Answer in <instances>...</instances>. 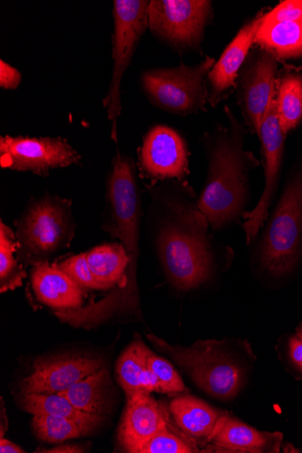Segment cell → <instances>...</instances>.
I'll list each match as a JSON object with an SVG mask.
<instances>
[{"instance_id":"6da1fadb","label":"cell","mask_w":302,"mask_h":453,"mask_svg":"<svg viewBox=\"0 0 302 453\" xmlns=\"http://www.w3.org/2000/svg\"><path fill=\"white\" fill-rule=\"evenodd\" d=\"M230 111L231 127L214 142L206 185L197 203L198 211L214 230L243 215L248 173L259 164L252 152L244 150L243 127Z\"/></svg>"},{"instance_id":"7a4b0ae2","label":"cell","mask_w":302,"mask_h":453,"mask_svg":"<svg viewBox=\"0 0 302 453\" xmlns=\"http://www.w3.org/2000/svg\"><path fill=\"white\" fill-rule=\"evenodd\" d=\"M262 264L274 276L290 273L302 254V156L285 183L262 242Z\"/></svg>"},{"instance_id":"3957f363","label":"cell","mask_w":302,"mask_h":453,"mask_svg":"<svg viewBox=\"0 0 302 453\" xmlns=\"http://www.w3.org/2000/svg\"><path fill=\"white\" fill-rule=\"evenodd\" d=\"M148 338L184 367L195 384L206 394L229 400L241 389L244 383L242 369L221 349V342H201L185 349L171 347L153 335Z\"/></svg>"},{"instance_id":"277c9868","label":"cell","mask_w":302,"mask_h":453,"mask_svg":"<svg viewBox=\"0 0 302 453\" xmlns=\"http://www.w3.org/2000/svg\"><path fill=\"white\" fill-rule=\"evenodd\" d=\"M158 242L160 259L172 285L190 291L208 280L212 257L203 230L166 226Z\"/></svg>"},{"instance_id":"5b68a950","label":"cell","mask_w":302,"mask_h":453,"mask_svg":"<svg viewBox=\"0 0 302 453\" xmlns=\"http://www.w3.org/2000/svg\"><path fill=\"white\" fill-rule=\"evenodd\" d=\"M149 6L150 3L145 0H116L113 3V72L104 106L107 111L108 119L112 123V138L115 142L117 119L121 111V79L149 26Z\"/></svg>"},{"instance_id":"8992f818","label":"cell","mask_w":302,"mask_h":453,"mask_svg":"<svg viewBox=\"0 0 302 453\" xmlns=\"http://www.w3.org/2000/svg\"><path fill=\"white\" fill-rule=\"evenodd\" d=\"M214 64V59L207 57L195 66L145 72L144 91L151 103L164 111L182 115L196 112L205 104V80Z\"/></svg>"},{"instance_id":"52a82bcc","label":"cell","mask_w":302,"mask_h":453,"mask_svg":"<svg viewBox=\"0 0 302 453\" xmlns=\"http://www.w3.org/2000/svg\"><path fill=\"white\" fill-rule=\"evenodd\" d=\"M212 12L206 0H152L149 27L157 36L179 48L199 45Z\"/></svg>"},{"instance_id":"ba28073f","label":"cell","mask_w":302,"mask_h":453,"mask_svg":"<svg viewBox=\"0 0 302 453\" xmlns=\"http://www.w3.org/2000/svg\"><path fill=\"white\" fill-rule=\"evenodd\" d=\"M70 205L59 197L46 196L35 202L22 218L18 238L31 254H51L73 234Z\"/></svg>"},{"instance_id":"9c48e42d","label":"cell","mask_w":302,"mask_h":453,"mask_svg":"<svg viewBox=\"0 0 302 453\" xmlns=\"http://www.w3.org/2000/svg\"><path fill=\"white\" fill-rule=\"evenodd\" d=\"M79 159L78 153L60 139L0 138V165L4 169L45 176L51 170L68 167Z\"/></svg>"},{"instance_id":"30bf717a","label":"cell","mask_w":302,"mask_h":453,"mask_svg":"<svg viewBox=\"0 0 302 453\" xmlns=\"http://www.w3.org/2000/svg\"><path fill=\"white\" fill-rule=\"evenodd\" d=\"M262 150L265 157V188L256 207L250 212H244L246 219L243 225L246 242L250 243L257 235L269 216V210L275 198L283 164L284 141L283 133L278 118L276 94L272 99L264 117L260 133Z\"/></svg>"},{"instance_id":"8fae6325","label":"cell","mask_w":302,"mask_h":453,"mask_svg":"<svg viewBox=\"0 0 302 453\" xmlns=\"http://www.w3.org/2000/svg\"><path fill=\"white\" fill-rule=\"evenodd\" d=\"M101 359L64 354L43 357L34 363L33 372L21 382L22 394H58L104 366Z\"/></svg>"},{"instance_id":"7c38bea8","label":"cell","mask_w":302,"mask_h":453,"mask_svg":"<svg viewBox=\"0 0 302 453\" xmlns=\"http://www.w3.org/2000/svg\"><path fill=\"white\" fill-rule=\"evenodd\" d=\"M255 43L275 58H302V0H286L262 17Z\"/></svg>"},{"instance_id":"4fadbf2b","label":"cell","mask_w":302,"mask_h":453,"mask_svg":"<svg viewBox=\"0 0 302 453\" xmlns=\"http://www.w3.org/2000/svg\"><path fill=\"white\" fill-rule=\"evenodd\" d=\"M188 149L181 135L166 127L147 134L141 153L145 173L155 179H183L189 173Z\"/></svg>"},{"instance_id":"5bb4252c","label":"cell","mask_w":302,"mask_h":453,"mask_svg":"<svg viewBox=\"0 0 302 453\" xmlns=\"http://www.w3.org/2000/svg\"><path fill=\"white\" fill-rule=\"evenodd\" d=\"M127 401L119 441L125 451L139 453L169 420L165 409L149 393H139Z\"/></svg>"},{"instance_id":"9a60e30c","label":"cell","mask_w":302,"mask_h":453,"mask_svg":"<svg viewBox=\"0 0 302 453\" xmlns=\"http://www.w3.org/2000/svg\"><path fill=\"white\" fill-rule=\"evenodd\" d=\"M277 59L264 51L245 71L242 79L241 101L253 131L260 133L264 117L276 94Z\"/></svg>"},{"instance_id":"2e32d148","label":"cell","mask_w":302,"mask_h":453,"mask_svg":"<svg viewBox=\"0 0 302 453\" xmlns=\"http://www.w3.org/2000/svg\"><path fill=\"white\" fill-rule=\"evenodd\" d=\"M261 25V18L244 27L208 73L210 101L214 103L233 85Z\"/></svg>"},{"instance_id":"e0dca14e","label":"cell","mask_w":302,"mask_h":453,"mask_svg":"<svg viewBox=\"0 0 302 453\" xmlns=\"http://www.w3.org/2000/svg\"><path fill=\"white\" fill-rule=\"evenodd\" d=\"M31 281L37 299L53 309L77 310L82 304L81 288L57 265L39 263L33 270Z\"/></svg>"},{"instance_id":"ac0fdd59","label":"cell","mask_w":302,"mask_h":453,"mask_svg":"<svg viewBox=\"0 0 302 453\" xmlns=\"http://www.w3.org/2000/svg\"><path fill=\"white\" fill-rule=\"evenodd\" d=\"M169 410L181 430L192 439L212 441L227 417L218 410L192 395H182L171 401Z\"/></svg>"},{"instance_id":"d6986e66","label":"cell","mask_w":302,"mask_h":453,"mask_svg":"<svg viewBox=\"0 0 302 453\" xmlns=\"http://www.w3.org/2000/svg\"><path fill=\"white\" fill-rule=\"evenodd\" d=\"M282 439L280 434L259 432L227 416L212 441L221 451L259 453L278 452Z\"/></svg>"},{"instance_id":"ffe728a7","label":"cell","mask_w":302,"mask_h":453,"mask_svg":"<svg viewBox=\"0 0 302 453\" xmlns=\"http://www.w3.org/2000/svg\"><path fill=\"white\" fill-rule=\"evenodd\" d=\"M151 352L143 342L136 341L120 356L116 374L127 400L139 393L158 392L156 378L148 365Z\"/></svg>"},{"instance_id":"44dd1931","label":"cell","mask_w":302,"mask_h":453,"mask_svg":"<svg viewBox=\"0 0 302 453\" xmlns=\"http://www.w3.org/2000/svg\"><path fill=\"white\" fill-rule=\"evenodd\" d=\"M90 271L101 290L109 289L122 279L126 268L131 267L132 290L138 296L136 272L137 262L128 255L124 246L111 243L97 247L89 253Z\"/></svg>"},{"instance_id":"7402d4cb","label":"cell","mask_w":302,"mask_h":453,"mask_svg":"<svg viewBox=\"0 0 302 453\" xmlns=\"http://www.w3.org/2000/svg\"><path fill=\"white\" fill-rule=\"evenodd\" d=\"M20 404L32 416H58L71 419L92 433L102 422L100 416L77 409L61 394H22Z\"/></svg>"},{"instance_id":"603a6c76","label":"cell","mask_w":302,"mask_h":453,"mask_svg":"<svg viewBox=\"0 0 302 453\" xmlns=\"http://www.w3.org/2000/svg\"><path fill=\"white\" fill-rule=\"evenodd\" d=\"M109 372L105 365L69 389L58 393L85 413L102 416L107 403Z\"/></svg>"},{"instance_id":"cb8c5ba5","label":"cell","mask_w":302,"mask_h":453,"mask_svg":"<svg viewBox=\"0 0 302 453\" xmlns=\"http://www.w3.org/2000/svg\"><path fill=\"white\" fill-rule=\"evenodd\" d=\"M276 103L280 126L287 135L302 119V73H289L280 79Z\"/></svg>"},{"instance_id":"d4e9b609","label":"cell","mask_w":302,"mask_h":453,"mask_svg":"<svg viewBox=\"0 0 302 453\" xmlns=\"http://www.w3.org/2000/svg\"><path fill=\"white\" fill-rule=\"evenodd\" d=\"M33 430L43 441L62 443L90 434L76 422L58 416H34Z\"/></svg>"},{"instance_id":"484cf974","label":"cell","mask_w":302,"mask_h":453,"mask_svg":"<svg viewBox=\"0 0 302 453\" xmlns=\"http://www.w3.org/2000/svg\"><path fill=\"white\" fill-rule=\"evenodd\" d=\"M15 236L9 226L4 222L0 225V280L2 292L4 293L20 284L21 271L15 260Z\"/></svg>"},{"instance_id":"4316f807","label":"cell","mask_w":302,"mask_h":453,"mask_svg":"<svg viewBox=\"0 0 302 453\" xmlns=\"http://www.w3.org/2000/svg\"><path fill=\"white\" fill-rule=\"evenodd\" d=\"M192 438L182 437L175 430L168 426L153 436L140 450L139 453H191L199 449Z\"/></svg>"},{"instance_id":"83f0119b","label":"cell","mask_w":302,"mask_h":453,"mask_svg":"<svg viewBox=\"0 0 302 453\" xmlns=\"http://www.w3.org/2000/svg\"><path fill=\"white\" fill-rule=\"evenodd\" d=\"M148 365L156 378L158 393L179 394L186 390L181 376L174 365L166 359L151 352L148 356Z\"/></svg>"},{"instance_id":"f1b7e54d","label":"cell","mask_w":302,"mask_h":453,"mask_svg":"<svg viewBox=\"0 0 302 453\" xmlns=\"http://www.w3.org/2000/svg\"><path fill=\"white\" fill-rule=\"evenodd\" d=\"M67 274L81 289L101 290L95 280L88 262V255L74 256L57 266Z\"/></svg>"},{"instance_id":"f546056e","label":"cell","mask_w":302,"mask_h":453,"mask_svg":"<svg viewBox=\"0 0 302 453\" xmlns=\"http://www.w3.org/2000/svg\"><path fill=\"white\" fill-rule=\"evenodd\" d=\"M22 75L15 67L4 60L0 61V87L6 90H15L21 84Z\"/></svg>"},{"instance_id":"4dcf8cb0","label":"cell","mask_w":302,"mask_h":453,"mask_svg":"<svg viewBox=\"0 0 302 453\" xmlns=\"http://www.w3.org/2000/svg\"><path fill=\"white\" fill-rule=\"evenodd\" d=\"M290 355L293 363L302 370V341L298 338L290 339Z\"/></svg>"},{"instance_id":"1f68e13d","label":"cell","mask_w":302,"mask_h":453,"mask_svg":"<svg viewBox=\"0 0 302 453\" xmlns=\"http://www.w3.org/2000/svg\"><path fill=\"white\" fill-rule=\"evenodd\" d=\"M35 452L43 453H81L84 452V449L77 444H61L55 448L49 449H40Z\"/></svg>"},{"instance_id":"d6a6232c","label":"cell","mask_w":302,"mask_h":453,"mask_svg":"<svg viewBox=\"0 0 302 453\" xmlns=\"http://www.w3.org/2000/svg\"><path fill=\"white\" fill-rule=\"evenodd\" d=\"M0 452L2 453H24L26 452L21 447L14 442L2 437L0 440Z\"/></svg>"},{"instance_id":"836d02e7","label":"cell","mask_w":302,"mask_h":453,"mask_svg":"<svg viewBox=\"0 0 302 453\" xmlns=\"http://www.w3.org/2000/svg\"><path fill=\"white\" fill-rule=\"evenodd\" d=\"M298 339L302 341V326L299 329V332L298 334Z\"/></svg>"}]
</instances>
